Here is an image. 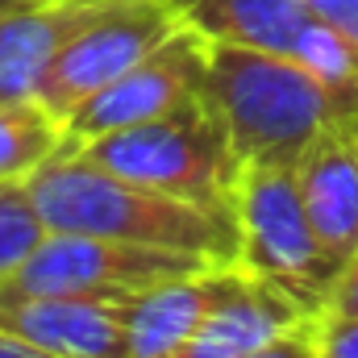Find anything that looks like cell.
<instances>
[{
	"label": "cell",
	"mask_w": 358,
	"mask_h": 358,
	"mask_svg": "<svg viewBox=\"0 0 358 358\" xmlns=\"http://www.w3.org/2000/svg\"><path fill=\"white\" fill-rule=\"evenodd\" d=\"M25 183H29V196L46 229L159 246V250L208 259V263H238L234 208L196 204V200H179L167 192L129 183V179L84 163L71 150H59Z\"/></svg>",
	"instance_id": "6da1fadb"
},
{
	"label": "cell",
	"mask_w": 358,
	"mask_h": 358,
	"mask_svg": "<svg viewBox=\"0 0 358 358\" xmlns=\"http://www.w3.org/2000/svg\"><path fill=\"white\" fill-rule=\"evenodd\" d=\"M208 100L217 104L238 163H283L296 167L300 155L329 129L358 125V92L338 88L313 67L250 50L208 42Z\"/></svg>",
	"instance_id": "7a4b0ae2"
},
{
	"label": "cell",
	"mask_w": 358,
	"mask_h": 358,
	"mask_svg": "<svg viewBox=\"0 0 358 358\" xmlns=\"http://www.w3.org/2000/svg\"><path fill=\"white\" fill-rule=\"evenodd\" d=\"M80 155L84 163L121 176L129 183L167 192L179 200L196 204H217L234 208V187H238V155L229 146V129L208 100V92L192 96L163 117L113 129L104 138H92L84 146H63Z\"/></svg>",
	"instance_id": "3957f363"
},
{
	"label": "cell",
	"mask_w": 358,
	"mask_h": 358,
	"mask_svg": "<svg viewBox=\"0 0 358 358\" xmlns=\"http://www.w3.org/2000/svg\"><path fill=\"white\" fill-rule=\"evenodd\" d=\"M234 217H238V267L287 287L313 313H321L338 279V263L321 250L313 234L296 167L246 163L234 187Z\"/></svg>",
	"instance_id": "277c9868"
},
{
	"label": "cell",
	"mask_w": 358,
	"mask_h": 358,
	"mask_svg": "<svg viewBox=\"0 0 358 358\" xmlns=\"http://www.w3.org/2000/svg\"><path fill=\"white\" fill-rule=\"evenodd\" d=\"M204 267H221V263L179 255V250H159V246L96 238V234L46 229L38 250L0 287L4 292H63V296L129 300L155 283H167V279H179V275H192Z\"/></svg>",
	"instance_id": "5b68a950"
},
{
	"label": "cell",
	"mask_w": 358,
	"mask_h": 358,
	"mask_svg": "<svg viewBox=\"0 0 358 358\" xmlns=\"http://www.w3.org/2000/svg\"><path fill=\"white\" fill-rule=\"evenodd\" d=\"M176 8L208 42L271 50L358 92V50L304 0H176Z\"/></svg>",
	"instance_id": "8992f818"
},
{
	"label": "cell",
	"mask_w": 358,
	"mask_h": 358,
	"mask_svg": "<svg viewBox=\"0 0 358 358\" xmlns=\"http://www.w3.org/2000/svg\"><path fill=\"white\" fill-rule=\"evenodd\" d=\"M179 25L183 17L176 0H104V8L63 46V55L46 71L38 100L63 121L92 92L113 84L163 38H171Z\"/></svg>",
	"instance_id": "52a82bcc"
},
{
	"label": "cell",
	"mask_w": 358,
	"mask_h": 358,
	"mask_svg": "<svg viewBox=\"0 0 358 358\" xmlns=\"http://www.w3.org/2000/svg\"><path fill=\"white\" fill-rule=\"evenodd\" d=\"M204 88H208V38L196 34L192 25H179L171 38H163L129 71H121L113 84L92 92L76 113H67L63 138L67 146H84L113 129L163 117Z\"/></svg>",
	"instance_id": "ba28073f"
},
{
	"label": "cell",
	"mask_w": 358,
	"mask_h": 358,
	"mask_svg": "<svg viewBox=\"0 0 358 358\" xmlns=\"http://www.w3.org/2000/svg\"><path fill=\"white\" fill-rule=\"evenodd\" d=\"M0 329L55 358H129L125 300L108 296L0 287Z\"/></svg>",
	"instance_id": "9c48e42d"
},
{
	"label": "cell",
	"mask_w": 358,
	"mask_h": 358,
	"mask_svg": "<svg viewBox=\"0 0 358 358\" xmlns=\"http://www.w3.org/2000/svg\"><path fill=\"white\" fill-rule=\"evenodd\" d=\"M313 317L317 313L287 287L238 267V279L225 287V296L213 304V313L167 358H246Z\"/></svg>",
	"instance_id": "30bf717a"
},
{
	"label": "cell",
	"mask_w": 358,
	"mask_h": 358,
	"mask_svg": "<svg viewBox=\"0 0 358 358\" xmlns=\"http://www.w3.org/2000/svg\"><path fill=\"white\" fill-rule=\"evenodd\" d=\"M104 8V0H29L0 17V100H38L63 46Z\"/></svg>",
	"instance_id": "8fae6325"
},
{
	"label": "cell",
	"mask_w": 358,
	"mask_h": 358,
	"mask_svg": "<svg viewBox=\"0 0 358 358\" xmlns=\"http://www.w3.org/2000/svg\"><path fill=\"white\" fill-rule=\"evenodd\" d=\"M296 183L304 213L313 221V234L321 250L346 267L358 250V146L355 129H329L321 134L296 163Z\"/></svg>",
	"instance_id": "7c38bea8"
},
{
	"label": "cell",
	"mask_w": 358,
	"mask_h": 358,
	"mask_svg": "<svg viewBox=\"0 0 358 358\" xmlns=\"http://www.w3.org/2000/svg\"><path fill=\"white\" fill-rule=\"evenodd\" d=\"M234 279H238V263H221L129 296L125 300L129 358H167L171 350H179Z\"/></svg>",
	"instance_id": "4fadbf2b"
},
{
	"label": "cell",
	"mask_w": 358,
	"mask_h": 358,
	"mask_svg": "<svg viewBox=\"0 0 358 358\" xmlns=\"http://www.w3.org/2000/svg\"><path fill=\"white\" fill-rule=\"evenodd\" d=\"M63 146V121L42 100H0V183L29 179Z\"/></svg>",
	"instance_id": "5bb4252c"
},
{
	"label": "cell",
	"mask_w": 358,
	"mask_h": 358,
	"mask_svg": "<svg viewBox=\"0 0 358 358\" xmlns=\"http://www.w3.org/2000/svg\"><path fill=\"white\" fill-rule=\"evenodd\" d=\"M46 238V221L29 196L25 179L0 183V283H8L21 263L38 250V242Z\"/></svg>",
	"instance_id": "9a60e30c"
},
{
	"label": "cell",
	"mask_w": 358,
	"mask_h": 358,
	"mask_svg": "<svg viewBox=\"0 0 358 358\" xmlns=\"http://www.w3.org/2000/svg\"><path fill=\"white\" fill-rule=\"evenodd\" d=\"M317 355L321 358H358V317L317 313Z\"/></svg>",
	"instance_id": "2e32d148"
},
{
	"label": "cell",
	"mask_w": 358,
	"mask_h": 358,
	"mask_svg": "<svg viewBox=\"0 0 358 358\" xmlns=\"http://www.w3.org/2000/svg\"><path fill=\"white\" fill-rule=\"evenodd\" d=\"M246 358H321L317 355V317L304 321V325H296V329H287L283 338L267 342L263 350H255V355H246Z\"/></svg>",
	"instance_id": "e0dca14e"
},
{
	"label": "cell",
	"mask_w": 358,
	"mask_h": 358,
	"mask_svg": "<svg viewBox=\"0 0 358 358\" xmlns=\"http://www.w3.org/2000/svg\"><path fill=\"white\" fill-rule=\"evenodd\" d=\"M321 313H334V317H358V250L346 259V267L338 271Z\"/></svg>",
	"instance_id": "ac0fdd59"
},
{
	"label": "cell",
	"mask_w": 358,
	"mask_h": 358,
	"mask_svg": "<svg viewBox=\"0 0 358 358\" xmlns=\"http://www.w3.org/2000/svg\"><path fill=\"white\" fill-rule=\"evenodd\" d=\"M304 4L358 50V0H304Z\"/></svg>",
	"instance_id": "d6986e66"
},
{
	"label": "cell",
	"mask_w": 358,
	"mask_h": 358,
	"mask_svg": "<svg viewBox=\"0 0 358 358\" xmlns=\"http://www.w3.org/2000/svg\"><path fill=\"white\" fill-rule=\"evenodd\" d=\"M0 358H55V355H46V350H38V346L21 342L17 334L0 329Z\"/></svg>",
	"instance_id": "ffe728a7"
},
{
	"label": "cell",
	"mask_w": 358,
	"mask_h": 358,
	"mask_svg": "<svg viewBox=\"0 0 358 358\" xmlns=\"http://www.w3.org/2000/svg\"><path fill=\"white\" fill-rule=\"evenodd\" d=\"M21 4H29V0H0V17L13 13V8H21Z\"/></svg>",
	"instance_id": "44dd1931"
},
{
	"label": "cell",
	"mask_w": 358,
	"mask_h": 358,
	"mask_svg": "<svg viewBox=\"0 0 358 358\" xmlns=\"http://www.w3.org/2000/svg\"><path fill=\"white\" fill-rule=\"evenodd\" d=\"M355 146H358V125H355Z\"/></svg>",
	"instance_id": "7402d4cb"
}]
</instances>
